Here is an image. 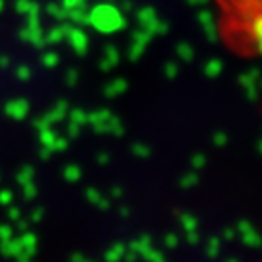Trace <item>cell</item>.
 Masks as SVG:
<instances>
[{
	"instance_id": "obj_1",
	"label": "cell",
	"mask_w": 262,
	"mask_h": 262,
	"mask_svg": "<svg viewBox=\"0 0 262 262\" xmlns=\"http://www.w3.org/2000/svg\"><path fill=\"white\" fill-rule=\"evenodd\" d=\"M220 41L233 55L262 58V0H210Z\"/></svg>"
}]
</instances>
